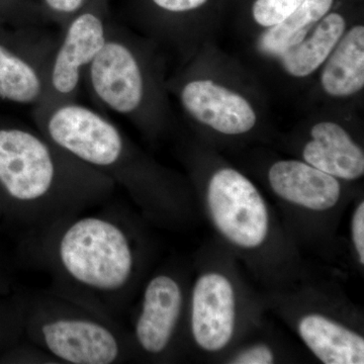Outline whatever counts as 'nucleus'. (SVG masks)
Wrapping results in <instances>:
<instances>
[{"mask_svg":"<svg viewBox=\"0 0 364 364\" xmlns=\"http://www.w3.org/2000/svg\"><path fill=\"white\" fill-rule=\"evenodd\" d=\"M208 210L223 237L243 249L259 247L269 231V215L260 191L229 166L215 169L207 184Z\"/></svg>","mask_w":364,"mask_h":364,"instance_id":"8","label":"nucleus"},{"mask_svg":"<svg viewBox=\"0 0 364 364\" xmlns=\"http://www.w3.org/2000/svg\"><path fill=\"white\" fill-rule=\"evenodd\" d=\"M267 179L273 193L299 207L324 212L337 205L341 184L303 160L284 159L270 165Z\"/></svg>","mask_w":364,"mask_h":364,"instance_id":"14","label":"nucleus"},{"mask_svg":"<svg viewBox=\"0 0 364 364\" xmlns=\"http://www.w3.org/2000/svg\"><path fill=\"white\" fill-rule=\"evenodd\" d=\"M298 329L304 343L323 363H364L363 337L331 318L310 314L301 318Z\"/></svg>","mask_w":364,"mask_h":364,"instance_id":"16","label":"nucleus"},{"mask_svg":"<svg viewBox=\"0 0 364 364\" xmlns=\"http://www.w3.org/2000/svg\"><path fill=\"white\" fill-rule=\"evenodd\" d=\"M349 26L343 14L331 11L301 42L280 53L270 63L279 69V75L291 82H301L312 78Z\"/></svg>","mask_w":364,"mask_h":364,"instance_id":"15","label":"nucleus"},{"mask_svg":"<svg viewBox=\"0 0 364 364\" xmlns=\"http://www.w3.org/2000/svg\"><path fill=\"white\" fill-rule=\"evenodd\" d=\"M95 0H36L45 20L54 21L63 26Z\"/></svg>","mask_w":364,"mask_h":364,"instance_id":"21","label":"nucleus"},{"mask_svg":"<svg viewBox=\"0 0 364 364\" xmlns=\"http://www.w3.org/2000/svg\"><path fill=\"white\" fill-rule=\"evenodd\" d=\"M236 322V296L230 280L208 272L196 279L191 296V329L203 350H222L231 341Z\"/></svg>","mask_w":364,"mask_h":364,"instance_id":"11","label":"nucleus"},{"mask_svg":"<svg viewBox=\"0 0 364 364\" xmlns=\"http://www.w3.org/2000/svg\"><path fill=\"white\" fill-rule=\"evenodd\" d=\"M43 20L33 0H0V25L37 26Z\"/></svg>","mask_w":364,"mask_h":364,"instance_id":"20","label":"nucleus"},{"mask_svg":"<svg viewBox=\"0 0 364 364\" xmlns=\"http://www.w3.org/2000/svg\"><path fill=\"white\" fill-rule=\"evenodd\" d=\"M274 361V355L267 345H254L239 353L232 361L237 364H270Z\"/></svg>","mask_w":364,"mask_h":364,"instance_id":"22","label":"nucleus"},{"mask_svg":"<svg viewBox=\"0 0 364 364\" xmlns=\"http://www.w3.org/2000/svg\"><path fill=\"white\" fill-rule=\"evenodd\" d=\"M352 241L360 264H364V203L360 202L351 222Z\"/></svg>","mask_w":364,"mask_h":364,"instance_id":"23","label":"nucleus"},{"mask_svg":"<svg viewBox=\"0 0 364 364\" xmlns=\"http://www.w3.org/2000/svg\"><path fill=\"white\" fill-rule=\"evenodd\" d=\"M116 186L41 132L0 119V191L33 229L100 205Z\"/></svg>","mask_w":364,"mask_h":364,"instance_id":"2","label":"nucleus"},{"mask_svg":"<svg viewBox=\"0 0 364 364\" xmlns=\"http://www.w3.org/2000/svg\"><path fill=\"white\" fill-rule=\"evenodd\" d=\"M23 329L57 363L117 364L128 356V341L114 318L55 293L26 304Z\"/></svg>","mask_w":364,"mask_h":364,"instance_id":"6","label":"nucleus"},{"mask_svg":"<svg viewBox=\"0 0 364 364\" xmlns=\"http://www.w3.org/2000/svg\"><path fill=\"white\" fill-rule=\"evenodd\" d=\"M153 13L149 23L150 39L182 48L184 18L203 9L208 0H145Z\"/></svg>","mask_w":364,"mask_h":364,"instance_id":"18","label":"nucleus"},{"mask_svg":"<svg viewBox=\"0 0 364 364\" xmlns=\"http://www.w3.org/2000/svg\"><path fill=\"white\" fill-rule=\"evenodd\" d=\"M255 83L247 71L203 44L167 80V90L191 123L237 138L257 130L267 117L263 93Z\"/></svg>","mask_w":364,"mask_h":364,"instance_id":"5","label":"nucleus"},{"mask_svg":"<svg viewBox=\"0 0 364 364\" xmlns=\"http://www.w3.org/2000/svg\"><path fill=\"white\" fill-rule=\"evenodd\" d=\"M182 306L183 294L173 277L158 274L148 282L134 326V340L141 351L155 356L168 348L181 320Z\"/></svg>","mask_w":364,"mask_h":364,"instance_id":"12","label":"nucleus"},{"mask_svg":"<svg viewBox=\"0 0 364 364\" xmlns=\"http://www.w3.org/2000/svg\"><path fill=\"white\" fill-rule=\"evenodd\" d=\"M339 114H320L306 128L301 160L339 181H353L364 174L363 147Z\"/></svg>","mask_w":364,"mask_h":364,"instance_id":"10","label":"nucleus"},{"mask_svg":"<svg viewBox=\"0 0 364 364\" xmlns=\"http://www.w3.org/2000/svg\"><path fill=\"white\" fill-rule=\"evenodd\" d=\"M317 90L332 104L358 100L364 90V26H349L338 44L318 69Z\"/></svg>","mask_w":364,"mask_h":364,"instance_id":"13","label":"nucleus"},{"mask_svg":"<svg viewBox=\"0 0 364 364\" xmlns=\"http://www.w3.org/2000/svg\"><path fill=\"white\" fill-rule=\"evenodd\" d=\"M91 97L146 135L161 133L171 117L165 64L157 43L112 21L107 42L86 69Z\"/></svg>","mask_w":364,"mask_h":364,"instance_id":"3","label":"nucleus"},{"mask_svg":"<svg viewBox=\"0 0 364 364\" xmlns=\"http://www.w3.org/2000/svg\"><path fill=\"white\" fill-rule=\"evenodd\" d=\"M335 2L336 0H305L286 20L256 33L255 55L270 63L280 53L301 42L332 11Z\"/></svg>","mask_w":364,"mask_h":364,"instance_id":"17","label":"nucleus"},{"mask_svg":"<svg viewBox=\"0 0 364 364\" xmlns=\"http://www.w3.org/2000/svg\"><path fill=\"white\" fill-rule=\"evenodd\" d=\"M112 21L109 0H95L62 26L44 98L35 107L75 102L86 69L107 42Z\"/></svg>","mask_w":364,"mask_h":364,"instance_id":"7","label":"nucleus"},{"mask_svg":"<svg viewBox=\"0 0 364 364\" xmlns=\"http://www.w3.org/2000/svg\"><path fill=\"white\" fill-rule=\"evenodd\" d=\"M36 26L0 25V100L35 107L44 98L59 38Z\"/></svg>","mask_w":364,"mask_h":364,"instance_id":"9","label":"nucleus"},{"mask_svg":"<svg viewBox=\"0 0 364 364\" xmlns=\"http://www.w3.org/2000/svg\"><path fill=\"white\" fill-rule=\"evenodd\" d=\"M32 249L55 294L112 318L135 277V245L117 215L81 213L36 228Z\"/></svg>","mask_w":364,"mask_h":364,"instance_id":"1","label":"nucleus"},{"mask_svg":"<svg viewBox=\"0 0 364 364\" xmlns=\"http://www.w3.org/2000/svg\"><path fill=\"white\" fill-rule=\"evenodd\" d=\"M304 1L305 0H254L251 7L254 25L259 28V32L277 26L286 20Z\"/></svg>","mask_w":364,"mask_h":364,"instance_id":"19","label":"nucleus"},{"mask_svg":"<svg viewBox=\"0 0 364 364\" xmlns=\"http://www.w3.org/2000/svg\"><path fill=\"white\" fill-rule=\"evenodd\" d=\"M36 128L72 157L124 186L140 202L162 191L164 178L104 114L75 102L33 107Z\"/></svg>","mask_w":364,"mask_h":364,"instance_id":"4","label":"nucleus"}]
</instances>
